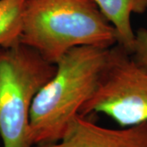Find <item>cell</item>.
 <instances>
[{"instance_id":"5","label":"cell","mask_w":147,"mask_h":147,"mask_svg":"<svg viewBox=\"0 0 147 147\" xmlns=\"http://www.w3.org/2000/svg\"><path fill=\"white\" fill-rule=\"evenodd\" d=\"M37 147H147V121L110 128L78 115L71 120L60 142Z\"/></svg>"},{"instance_id":"8","label":"cell","mask_w":147,"mask_h":147,"mask_svg":"<svg viewBox=\"0 0 147 147\" xmlns=\"http://www.w3.org/2000/svg\"><path fill=\"white\" fill-rule=\"evenodd\" d=\"M131 56L138 65L147 69V30L140 28L135 33Z\"/></svg>"},{"instance_id":"4","label":"cell","mask_w":147,"mask_h":147,"mask_svg":"<svg viewBox=\"0 0 147 147\" xmlns=\"http://www.w3.org/2000/svg\"><path fill=\"white\" fill-rule=\"evenodd\" d=\"M101 113L120 127L147 121V69L119 44L109 48L94 92L79 115Z\"/></svg>"},{"instance_id":"6","label":"cell","mask_w":147,"mask_h":147,"mask_svg":"<svg viewBox=\"0 0 147 147\" xmlns=\"http://www.w3.org/2000/svg\"><path fill=\"white\" fill-rule=\"evenodd\" d=\"M104 16L115 27L118 44L131 53L135 38L131 27L132 14H142L147 11V0H93Z\"/></svg>"},{"instance_id":"7","label":"cell","mask_w":147,"mask_h":147,"mask_svg":"<svg viewBox=\"0 0 147 147\" xmlns=\"http://www.w3.org/2000/svg\"><path fill=\"white\" fill-rule=\"evenodd\" d=\"M26 0H0V47L20 42Z\"/></svg>"},{"instance_id":"1","label":"cell","mask_w":147,"mask_h":147,"mask_svg":"<svg viewBox=\"0 0 147 147\" xmlns=\"http://www.w3.org/2000/svg\"><path fill=\"white\" fill-rule=\"evenodd\" d=\"M109 48L74 47L56 63L53 78L38 91L31 105L29 134L33 147L62 139L71 120L94 92Z\"/></svg>"},{"instance_id":"2","label":"cell","mask_w":147,"mask_h":147,"mask_svg":"<svg viewBox=\"0 0 147 147\" xmlns=\"http://www.w3.org/2000/svg\"><path fill=\"white\" fill-rule=\"evenodd\" d=\"M20 42L56 64L74 47H111L118 36L93 0H26Z\"/></svg>"},{"instance_id":"3","label":"cell","mask_w":147,"mask_h":147,"mask_svg":"<svg viewBox=\"0 0 147 147\" xmlns=\"http://www.w3.org/2000/svg\"><path fill=\"white\" fill-rule=\"evenodd\" d=\"M48 62L21 42L0 47V137L3 147H33L30 111L34 96L53 78Z\"/></svg>"}]
</instances>
